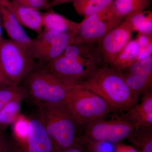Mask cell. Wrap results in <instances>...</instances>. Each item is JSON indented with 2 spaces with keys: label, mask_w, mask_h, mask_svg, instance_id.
Masks as SVG:
<instances>
[{
  "label": "cell",
  "mask_w": 152,
  "mask_h": 152,
  "mask_svg": "<svg viewBox=\"0 0 152 152\" xmlns=\"http://www.w3.org/2000/svg\"><path fill=\"white\" fill-rule=\"evenodd\" d=\"M73 86L91 91L102 98L114 111H126L137 104L124 79L112 66L103 64Z\"/></svg>",
  "instance_id": "6da1fadb"
},
{
  "label": "cell",
  "mask_w": 152,
  "mask_h": 152,
  "mask_svg": "<svg viewBox=\"0 0 152 152\" xmlns=\"http://www.w3.org/2000/svg\"><path fill=\"white\" fill-rule=\"evenodd\" d=\"M38 107L39 115L56 149L83 146L79 129L80 126L68 110L65 102L43 104Z\"/></svg>",
  "instance_id": "7a4b0ae2"
},
{
  "label": "cell",
  "mask_w": 152,
  "mask_h": 152,
  "mask_svg": "<svg viewBox=\"0 0 152 152\" xmlns=\"http://www.w3.org/2000/svg\"><path fill=\"white\" fill-rule=\"evenodd\" d=\"M65 102L80 127L104 118L114 112L107 102L99 95L76 86L71 87Z\"/></svg>",
  "instance_id": "3957f363"
},
{
  "label": "cell",
  "mask_w": 152,
  "mask_h": 152,
  "mask_svg": "<svg viewBox=\"0 0 152 152\" xmlns=\"http://www.w3.org/2000/svg\"><path fill=\"white\" fill-rule=\"evenodd\" d=\"M35 66V61L28 48L3 38L0 42V68L13 84L20 85L34 71Z\"/></svg>",
  "instance_id": "277c9868"
},
{
  "label": "cell",
  "mask_w": 152,
  "mask_h": 152,
  "mask_svg": "<svg viewBox=\"0 0 152 152\" xmlns=\"http://www.w3.org/2000/svg\"><path fill=\"white\" fill-rule=\"evenodd\" d=\"M25 80L26 96L37 107L65 102L71 88L41 69L33 71Z\"/></svg>",
  "instance_id": "5b68a950"
},
{
  "label": "cell",
  "mask_w": 152,
  "mask_h": 152,
  "mask_svg": "<svg viewBox=\"0 0 152 152\" xmlns=\"http://www.w3.org/2000/svg\"><path fill=\"white\" fill-rule=\"evenodd\" d=\"M83 126L80 133L82 143L84 146L88 145L91 148L98 144L119 142L129 138L134 131L132 124L122 118L110 120L101 119Z\"/></svg>",
  "instance_id": "8992f818"
},
{
  "label": "cell",
  "mask_w": 152,
  "mask_h": 152,
  "mask_svg": "<svg viewBox=\"0 0 152 152\" xmlns=\"http://www.w3.org/2000/svg\"><path fill=\"white\" fill-rule=\"evenodd\" d=\"M124 19L118 13L113 1L106 7L80 23L78 32L72 43H98Z\"/></svg>",
  "instance_id": "52a82bcc"
},
{
  "label": "cell",
  "mask_w": 152,
  "mask_h": 152,
  "mask_svg": "<svg viewBox=\"0 0 152 152\" xmlns=\"http://www.w3.org/2000/svg\"><path fill=\"white\" fill-rule=\"evenodd\" d=\"M96 69L89 67L75 60L61 55L47 63L41 70L72 87L83 81Z\"/></svg>",
  "instance_id": "ba28073f"
},
{
  "label": "cell",
  "mask_w": 152,
  "mask_h": 152,
  "mask_svg": "<svg viewBox=\"0 0 152 152\" xmlns=\"http://www.w3.org/2000/svg\"><path fill=\"white\" fill-rule=\"evenodd\" d=\"M134 31L130 23L124 19L98 42L103 64L111 66L132 39Z\"/></svg>",
  "instance_id": "9c48e42d"
},
{
  "label": "cell",
  "mask_w": 152,
  "mask_h": 152,
  "mask_svg": "<svg viewBox=\"0 0 152 152\" xmlns=\"http://www.w3.org/2000/svg\"><path fill=\"white\" fill-rule=\"evenodd\" d=\"M51 139L39 115L29 118V129L26 141L20 148L10 152H56Z\"/></svg>",
  "instance_id": "30bf717a"
},
{
  "label": "cell",
  "mask_w": 152,
  "mask_h": 152,
  "mask_svg": "<svg viewBox=\"0 0 152 152\" xmlns=\"http://www.w3.org/2000/svg\"><path fill=\"white\" fill-rule=\"evenodd\" d=\"M61 55L94 69L103 64L102 56L98 43L80 42L70 44Z\"/></svg>",
  "instance_id": "8fae6325"
},
{
  "label": "cell",
  "mask_w": 152,
  "mask_h": 152,
  "mask_svg": "<svg viewBox=\"0 0 152 152\" xmlns=\"http://www.w3.org/2000/svg\"><path fill=\"white\" fill-rule=\"evenodd\" d=\"M141 96L140 102L126 111L121 117L131 124L134 130L152 128V89Z\"/></svg>",
  "instance_id": "7c38bea8"
},
{
  "label": "cell",
  "mask_w": 152,
  "mask_h": 152,
  "mask_svg": "<svg viewBox=\"0 0 152 152\" xmlns=\"http://www.w3.org/2000/svg\"><path fill=\"white\" fill-rule=\"evenodd\" d=\"M0 3L5 5L13 12L22 26L38 34L43 30L42 14L40 10L20 5L11 0H0Z\"/></svg>",
  "instance_id": "4fadbf2b"
},
{
  "label": "cell",
  "mask_w": 152,
  "mask_h": 152,
  "mask_svg": "<svg viewBox=\"0 0 152 152\" xmlns=\"http://www.w3.org/2000/svg\"><path fill=\"white\" fill-rule=\"evenodd\" d=\"M3 27L10 39L27 47L30 50L33 39L28 35L16 17L7 6L0 3Z\"/></svg>",
  "instance_id": "5bb4252c"
},
{
  "label": "cell",
  "mask_w": 152,
  "mask_h": 152,
  "mask_svg": "<svg viewBox=\"0 0 152 152\" xmlns=\"http://www.w3.org/2000/svg\"><path fill=\"white\" fill-rule=\"evenodd\" d=\"M76 35L44 29L37 37L33 39L30 51L34 60L39 61L43 54L51 47L62 41L72 39Z\"/></svg>",
  "instance_id": "9a60e30c"
},
{
  "label": "cell",
  "mask_w": 152,
  "mask_h": 152,
  "mask_svg": "<svg viewBox=\"0 0 152 152\" xmlns=\"http://www.w3.org/2000/svg\"><path fill=\"white\" fill-rule=\"evenodd\" d=\"M42 14L44 29L57 32L75 34L77 33L80 23L69 20L52 9Z\"/></svg>",
  "instance_id": "2e32d148"
},
{
  "label": "cell",
  "mask_w": 152,
  "mask_h": 152,
  "mask_svg": "<svg viewBox=\"0 0 152 152\" xmlns=\"http://www.w3.org/2000/svg\"><path fill=\"white\" fill-rule=\"evenodd\" d=\"M141 48L136 40L131 39L111 66L119 72L129 67L140 60Z\"/></svg>",
  "instance_id": "e0dca14e"
},
{
  "label": "cell",
  "mask_w": 152,
  "mask_h": 152,
  "mask_svg": "<svg viewBox=\"0 0 152 152\" xmlns=\"http://www.w3.org/2000/svg\"><path fill=\"white\" fill-rule=\"evenodd\" d=\"M120 73L124 79L137 103L144 93L152 89V76Z\"/></svg>",
  "instance_id": "ac0fdd59"
},
{
  "label": "cell",
  "mask_w": 152,
  "mask_h": 152,
  "mask_svg": "<svg viewBox=\"0 0 152 152\" xmlns=\"http://www.w3.org/2000/svg\"><path fill=\"white\" fill-rule=\"evenodd\" d=\"M25 96H20L6 105L0 110V131H5L7 128L12 126L21 114L22 101Z\"/></svg>",
  "instance_id": "d6986e66"
},
{
  "label": "cell",
  "mask_w": 152,
  "mask_h": 152,
  "mask_svg": "<svg viewBox=\"0 0 152 152\" xmlns=\"http://www.w3.org/2000/svg\"><path fill=\"white\" fill-rule=\"evenodd\" d=\"M12 126V140H11V147L13 149H19L24 145L27 139L29 118L21 114Z\"/></svg>",
  "instance_id": "ffe728a7"
},
{
  "label": "cell",
  "mask_w": 152,
  "mask_h": 152,
  "mask_svg": "<svg viewBox=\"0 0 152 152\" xmlns=\"http://www.w3.org/2000/svg\"><path fill=\"white\" fill-rule=\"evenodd\" d=\"M130 23L134 32L145 34H152V11L145 10L125 17Z\"/></svg>",
  "instance_id": "44dd1931"
},
{
  "label": "cell",
  "mask_w": 152,
  "mask_h": 152,
  "mask_svg": "<svg viewBox=\"0 0 152 152\" xmlns=\"http://www.w3.org/2000/svg\"><path fill=\"white\" fill-rule=\"evenodd\" d=\"M152 0H114L118 13L124 17L146 10L151 4Z\"/></svg>",
  "instance_id": "7402d4cb"
},
{
  "label": "cell",
  "mask_w": 152,
  "mask_h": 152,
  "mask_svg": "<svg viewBox=\"0 0 152 152\" xmlns=\"http://www.w3.org/2000/svg\"><path fill=\"white\" fill-rule=\"evenodd\" d=\"M114 0H77L73 3L80 15L87 18L96 13L110 5Z\"/></svg>",
  "instance_id": "603a6c76"
},
{
  "label": "cell",
  "mask_w": 152,
  "mask_h": 152,
  "mask_svg": "<svg viewBox=\"0 0 152 152\" xmlns=\"http://www.w3.org/2000/svg\"><path fill=\"white\" fill-rule=\"evenodd\" d=\"M129 139L138 147L139 152H152V128L134 130Z\"/></svg>",
  "instance_id": "cb8c5ba5"
},
{
  "label": "cell",
  "mask_w": 152,
  "mask_h": 152,
  "mask_svg": "<svg viewBox=\"0 0 152 152\" xmlns=\"http://www.w3.org/2000/svg\"><path fill=\"white\" fill-rule=\"evenodd\" d=\"M26 96V88L20 85H13L0 90V110L16 98Z\"/></svg>",
  "instance_id": "d4e9b609"
},
{
  "label": "cell",
  "mask_w": 152,
  "mask_h": 152,
  "mask_svg": "<svg viewBox=\"0 0 152 152\" xmlns=\"http://www.w3.org/2000/svg\"><path fill=\"white\" fill-rule=\"evenodd\" d=\"M119 72L152 76V56L139 60L129 67Z\"/></svg>",
  "instance_id": "484cf974"
},
{
  "label": "cell",
  "mask_w": 152,
  "mask_h": 152,
  "mask_svg": "<svg viewBox=\"0 0 152 152\" xmlns=\"http://www.w3.org/2000/svg\"><path fill=\"white\" fill-rule=\"evenodd\" d=\"M20 5L30 7L40 10L48 11L52 10L49 0H11Z\"/></svg>",
  "instance_id": "4316f807"
},
{
  "label": "cell",
  "mask_w": 152,
  "mask_h": 152,
  "mask_svg": "<svg viewBox=\"0 0 152 152\" xmlns=\"http://www.w3.org/2000/svg\"><path fill=\"white\" fill-rule=\"evenodd\" d=\"M152 34H145L138 33L136 40L141 49H146L150 55H152Z\"/></svg>",
  "instance_id": "83f0119b"
},
{
  "label": "cell",
  "mask_w": 152,
  "mask_h": 152,
  "mask_svg": "<svg viewBox=\"0 0 152 152\" xmlns=\"http://www.w3.org/2000/svg\"><path fill=\"white\" fill-rule=\"evenodd\" d=\"M11 140L6 134L5 131H0V152H10Z\"/></svg>",
  "instance_id": "f1b7e54d"
},
{
  "label": "cell",
  "mask_w": 152,
  "mask_h": 152,
  "mask_svg": "<svg viewBox=\"0 0 152 152\" xmlns=\"http://www.w3.org/2000/svg\"><path fill=\"white\" fill-rule=\"evenodd\" d=\"M13 85H14L7 78L0 68V90Z\"/></svg>",
  "instance_id": "f546056e"
},
{
  "label": "cell",
  "mask_w": 152,
  "mask_h": 152,
  "mask_svg": "<svg viewBox=\"0 0 152 152\" xmlns=\"http://www.w3.org/2000/svg\"><path fill=\"white\" fill-rule=\"evenodd\" d=\"M56 152H89V151L87 150L86 147L80 146L73 147L65 150H57Z\"/></svg>",
  "instance_id": "4dcf8cb0"
},
{
  "label": "cell",
  "mask_w": 152,
  "mask_h": 152,
  "mask_svg": "<svg viewBox=\"0 0 152 152\" xmlns=\"http://www.w3.org/2000/svg\"><path fill=\"white\" fill-rule=\"evenodd\" d=\"M77 0H53L50 2V6L51 7L53 8L56 6L63 4H67V3H73Z\"/></svg>",
  "instance_id": "1f68e13d"
},
{
  "label": "cell",
  "mask_w": 152,
  "mask_h": 152,
  "mask_svg": "<svg viewBox=\"0 0 152 152\" xmlns=\"http://www.w3.org/2000/svg\"><path fill=\"white\" fill-rule=\"evenodd\" d=\"M2 20L1 16L0 13V42L3 39L2 37Z\"/></svg>",
  "instance_id": "d6a6232c"
},
{
  "label": "cell",
  "mask_w": 152,
  "mask_h": 152,
  "mask_svg": "<svg viewBox=\"0 0 152 152\" xmlns=\"http://www.w3.org/2000/svg\"><path fill=\"white\" fill-rule=\"evenodd\" d=\"M127 151H120L118 149V151L117 152H137V151H135L133 149H130V148H127Z\"/></svg>",
  "instance_id": "836d02e7"
},
{
  "label": "cell",
  "mask_w": 152,
  "mask_h": 152,
  "mask_svg": "<svg viewBox=\"0 0 152 152\" xmlns=\"http://www.w3.org/2000/svg\"><path fill=\"white\" fill-rule=\"evenodd\" d=\"M89 152H103L101 151H98V150H91V151H89Z\"/></svg>",
  "instance_id": "e575fe53"
},
{
  "label": "cell",
  "mask_w": 152,
  "mask_h": 152,
  "mask_svg": "<svg viewBox=\"0 0 152 152\" xmlns=\"http://www.w3.org/2000/svg\"><path fill=\"white\" fill-rule=\"evenodd\" d=\"M49 1H53V0H49Z\"/></svg>",
  "instance_id": "d590c367"
}]
</instances>
